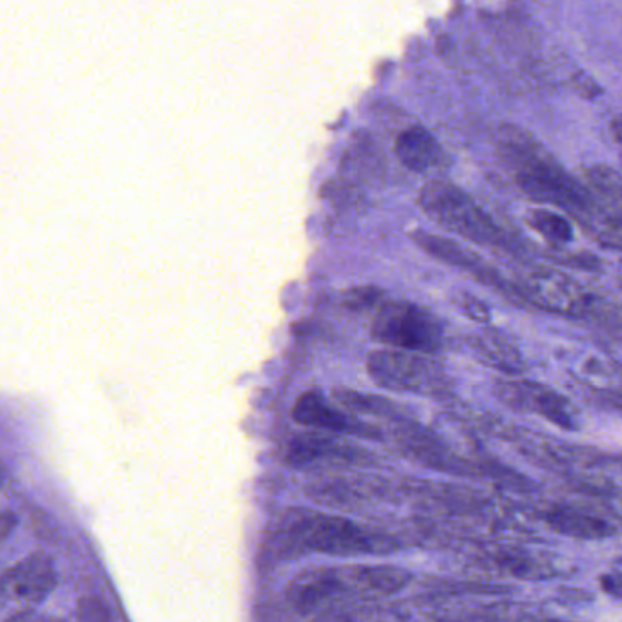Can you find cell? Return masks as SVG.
Returning <instances> with one entry per match:
<instances>
[{
	"label": "cell",
	"mask_w": 622,
	"mask_h": 622,
	"mask_svg": "<svg viewBox=\"0 0 622 622\" xmlns=\"http://www.w3.org/2000/svg\"><path fill=\"white\" fill-rule=\"evenodd\" d=\"M497 152L513 181L529 199L566 210L595 232L604 245L621 246V221L608 218L588 189L571 178L528 134L506 128Z\"/></svg>",
	"instance_id": "1"
},
{
	"label": "cell",
	"mask_w": 622,
	"mask_h": 622,
	"mask_svg": "<svg viewBox=\"0 0 622 622\" xmlns=\"http://www.w3.org/2000/svg\"><path fill=\"white\" fill-rule=\"evenodd\" d=\"M400 549V542L391 535L366 528L349 518L291 509L280 518L271 551L277 559H296L305 555L330 557H358V555H389Z\"/></svg>",
	"instance_id": "2"
},
{
	"label": "cell",
	"mask_w": 622,
	"mask_h": 622,
	"mask_svg": "<svg viewBox=\"0 0 622 622\" xmlns=\"http://www.w3.org/2000/svg\"><path fill=\"white\" fill-rule=\"evenodd\" d=\"M413 573L392 565L321 566L302 571L287 588L298 613L321 612L352 601H377L408 588Z\"/></svg>",
	"instance_id": "3"
},
{
	"label": "cell",
	"mask_w": 622,
	"mask_h": 622,
	"mask_svg": "<svg viewBox=\"0 0 622 622\" xmlns=\"http://www.w3.org/2000/svg\"><path fill=\"white\" fill-rule=\"evenodd\" d=\"M513 288L526 304L568 318L610 321L612 313H618L610 307V302L597 296L581 282L548 268H535L520 274Z\"/></svg>",
	"instance_id": "4"
},
{
	"label": "cell",
	"mask_w": 622,
	"mask_h": 622,
	"mask_svg": "<svg viewBox=\"0 0 622 622\" xmlns=\"http://www.w3.org/2000/svg\"><path fill=\"white\" fill-rule=\"evenodd\" d=\"M420 209L445 231L481 245H506V234L478 204L456 185L433 179L422 187Z\"/></svg>",
	"instance_id": "5"
},
{
	"label": "cell",
	"mask_w": 622,
	"mask_h": 622,
	"mask_svg": "<svg viewBox=\"0 0 622 622\" xmlns=\"http://www.w3.org/2000/svg\"><path fill=\"white\" fill-rule=\"evenodd\" d=\"M372 382L389 391L413 392L420 397H447L453 380L442 363L405 350H375L367 358Z\"/></svg>",
	"instance_id": "6"
},
{
	"label": "cell",
	"mask_w": 622,
	"mask_h": 622,
	"mask_svg": "<svg viewBox=\"0 0 622 622\" xmlns=\"http://www.w3.org/2000/svg\"><path fill=\"white\" fill-rule=\"evenodd\" d=\"M371 338L392 349L429 356L444 346V327L420 305L389 302L375 314Z\"/></svg>",
	"instance_id": "7"
},
{
	"label": "cell",
	"mask_w": 622,
	"mask_h": 622,
	"mask_svg": "<svg viewBox=\"0 0 622 622\" xmlns=\"http://www.w3.org/2000/svg\"><path fill=\"white\" fill-rule=\"evenodd\" d=\"M495 397L518 413L539 414L551 424L573 431L577 428L571 403L554 389L528 380H498Z\"/></svg>",
	"instance_id": "8"
},
{
	"label": "cell",
	"mask_w": 622,
	"mask_h": 622,
	"mask_svg": "<svg viewBox=\"0 0 622 622\" xmlns=\"http://www.w3.org/2000/svg\"><path fill=\"white\" fill-rule=\"evenodd\" d=\"M293 419L296 424L305 428L327 431V433L356 434L361 439H382L380 429L360 422L349 413H344L327 402V398L318 391H307L299 394L294 403Z\"/></svg>",
	"instance_id": "9"
},
{
	"label": "cell",
	"mask_w": 622,
	"mask_h": 622,
	"mask_svg": "<svg viewBox=\"0 0 622 622\" xmlns=\"http://www.w3.org/2000/svg\"><path fill=\"white\" fill-rule=\"evenodd\" d=\"M367 451L356 447L346 440L325 436V434H299L287 445L288 464L307 466H347L367 458Z\"/></svg>",
	"instance_id": "10"
},
{
	"label": "cell",
	"mask_w": 622,
	"mask_h": 622,
	"mask_svg": "<svg viewBox=\"0 0 622 622\" xmlns=\"http://www.w3.org/2000/svg\"><path fill=\"white\" fill-rule=\"evenodd\" d=\"M411 240H413L422 251L428 252L429 256H433L434 260H439V262L447 263V265H453V267L470 271V273L475 274V280L484 283V285H489V287L493 285V287L515 293L513 288L507 287L506 283H503L500 276L495 273V268L487 267L486 262H484L476 252L464 249L461 243H456V241L450 240V238L429 234V232L424 231L411 232Z\"/></svg>",
	"instance_id": "11"
},
{
	"label": "cell",
	"mask_w": 622,
	"mask_h": 622,
	"mask_svg": "<svg viewBox=\"0 0 622 622\" xmlns=\"http://www.w3.org/2000/svg\"><path fill=\"white\" fill-rule=\"evenodd\" d=\"M545 520L554 531L571 539L602 540L618 534V528L610 520L581 512L576 507H551L545 513Z\"/></svg>",
	"instance_id": "12"
},
{
	"label": "cell",
	"mask_w": 622,
	"mask_h": 622,
	"mask_svg": "<svg viewBox=\"0 0 622 622\" xmlns=\"http://www.w3.org/2000/svg\"><path fill=\"white\" fill-rule=\"evenodd\" d=\"M11 584L17 597H21L27 602L39 604L46 601L48 595L57 586V573L53 568L52 559L46 555H32L22 560L21 565L15 566V570L11 571Z\"/></svg>",
	"instance_id": "13"
},
{
	"label": "cell",
	"mask_w": 622,
	"mask_h": 622,
	"mask_svg": "<svg viewBox=\"0 0 622 622\" xmlns=\"http://www.w3.org/2000/svg\"><path fill=\"white\" fill-rule=\"evenodd\" d=\"M470 344L482 361H486L487 366L504 372L506 377H518L526 371L520 350L500 330L486 327L478 335L471 336Z\"/></svg>",
	"instance_id": "14"
},
{
	"label": "cell",
	"mask_w": 622,
	"mask_h": 622,
	"mask_svg": "<svg viewBox=\"0 0 622 622\" xmlns=\"http://www.w3.org/2000/svg\"><path fill=\"white\" fill-rule=\"evenodd\" d=\"M394 154L403 167L413 172H425L440 159V147L424 126H409L397 137Z\"/></svg>",
	"instance_id": "15"
},
{
	"label": "cell",
	"mask_w": 622,
	"mask_h": 622,
	"mask_svg": "<svg viewBox=\"0 0 622 622\" xmlns=\"http://www.w3.org/2000/svg\"><path fill=\"white\" fill-rule=\"evenodd\" d=\"M586 183L591 198L595 199L599 209L612 218L621 221V178L615 168L597 165V167L586 168Z\"/></svg>",
	"instance_id": "16"
},
{
	"label": "cell",
	"mask_w": 622,
	"mask_h": 622,
	"mask_svg": "<svg viewBox=\"0 0 622 622\" xmlns=\"http://www.w3.org/2000/svg\"><path fill=\"white\" fill-rule=\"evenodd\" d=\"M492 568L503 571L506 576L520 577V579H540L549 576L551 568L546 562H539L535 555L518 551V549H497L487 557Z\"/></svg>",
	"instance_id": "17"
},
{
	"label": "cell",
	"mask_w": 622,
	"mask_h": 622,
	"mask_svg": "<svg viewBox=\"0 0 622 622\" xmlns=\"http://www.w3.org/2000/svg\"><path fill=\"white\" fill-rule=\"evenodd\" d=\"M336 402L344 405L350 413L369 414L380 419L403 420L402 408L391 402L388 398L366 394V392L350 391V389H336L333 392Z\"/></svg>",
	"instance_id": "18"
},
{
	"label": "cell",
	"mask_w": 622,
	"mask_h": 622,
	"mask_svg": "<svg viewBox=\"0 0 622 622\" xmlns=\"http://www.w3.org/2000/svg\"><path fill=\"white\" fill-rule=\"evenodd\" d=\"M398 613L388 608L367 607V604H338L321 610L316 622H397Z\"/></svg>",
	"instance_id": "19"
},
{
	"label": "cell",
	"mask_w": 622,
	"mask_h": 622,
	"mask_svg": "<svg viewBox=\"0 0 622 622\" xmlns=\"http://www.w3.org/2000/svg\"><path fill=\"white\" fill-rule=\"evenodd\" d=\"M526 223L539 232L551 245H565L573 240V226L565 215L548 209H531L526 212Z\"/></svg>",
	"instance_id": "20"
},
{
	"label": "cell",
	"mask_w": 622,
	"mask_h": 622,
	"mask_svg": "<svg viewBox=\"0 0 622 622\" xmlns=\"http://www.w3.org/2000/svg\"><path fill=\"white\" fill-rule=\"evenodd\" d=\"M383 296L386 294L380 287L360 285V287L347 288L346 293L341 294V305L350 313H367L382 307Z\"/></svg>",
	"instance_id": "21"
},
{
	"label": "cell",
	"mask_w": 622,
	"mask_h": 622,
	"mask_svg": "<svg viewBox=\"0 0 622 622\" xmlns=\"http://www.w3.org/2000/svg\"><path fill=\"white\" fill-rule=\"evenodd\" d=\"M453 302H455L456 309L461 310L466 318L476 321V324H487L489 318H492V313L487 309L486 304L482 299L471 296V294H456Z\"/></svg>",
	"instance_id": "22"
},
{
	"label": "cell",
	"mask_w": 622,
	"mask_h": 622,
	"mask_svg": "<svg viewBox=\"0 0 622 622\" xmlns=\"http://www.w3.org/2000/svg\"><path fill=\"white\" fill-rule=\"evenodd\" d=\"M78 622H110V610L95 597H83L77 602Z\"/></svg>",
	"instance_id": "23"
},
{
	"label": "cell",
	"mask_w": 622,
	"mask_h": 622,
	"mask_svg": "<svg viewBox=\"0 0 622 622\" xmlns=\"http://www.w3.org/2000/svg\"><path fill=\"white\" fill-rule=\"evenodd\" d=\"M573 86H576L577 94L584 99H595L597 95H601V88L597 86L595 81L584 74H577L573 77Z\"/></svg>",
	"instance_id": "24"
},
{
	"label": "cell",
	"mask_w": 622,
	"mask_h": 622,
	"mask_svg": "<svg viewBox=\"0 0 622 622\" xmlns=\"http://www.w3.org/2000/svg\"><path fill=\"white\" fill-rule=\"evenodd\" d=\"M17 518L13 513H0V540H4L15 528Z\"/></svg>",
	"instance_id": "25"
},
{
	"label": "cell",
	"mask_w": 622,
	"mask_h": 622,
	"mask_svg": "<svg viewBox=\"0 0 622 622\" xmlns=\"http://www.w3.org/2000/svg\"><path fill=\"white\" fill-rule=\"evenodd\" d=\"M10 622H63L59 619H46L39 618L35 613H22V615H17V618L10 619Z\"/></svg>",
	"instance_id": "26"
},
{
	"label": "cell",
	"mask_w": 622,
	"mask_h": 622,
	"mask_svg": "<svg viewBox=\"0 0 622 622\" xmlns=\"http://www.w3.org/2000/svg\"><path fill=\"white\" fill-rule=\"evenodd\" d=\"M602 584H604V588H607L608 593H612V595L619 597V590H621V586H619L618 577H604V579H602Z\"/></svg>",
	"instance_id": "27"
},
{
	"label": "cell",
	"mask_w": 622,
	"mask_h": 622,
	"mask_svg": "<svg viewBox=\"0 0 622 622\" xmlns=\"http://www.w3.org/2000/svg\"><path fill=\"white\" fill-rule=\"evenodd\" d=\"M612 130H613V139H615V143H619V117H615V119H613L612 123Z\"/></svg>",
	"instance_id": "28"
},
{
	"label": "cell",
	"mask_w": 622,
	"mask_h": 622,
	"mask_svg": "<svg viewBox=\"0 0 622 622\" xmlns=\"http://www.w3.org/2000/svg\"><path fill=\"white\" fill-rule=\"evenodd\" d=\"M2 481H4V466L0 464V484H2Z\"/></svg>",
	"instance_id": "29"
}]
</instances>
